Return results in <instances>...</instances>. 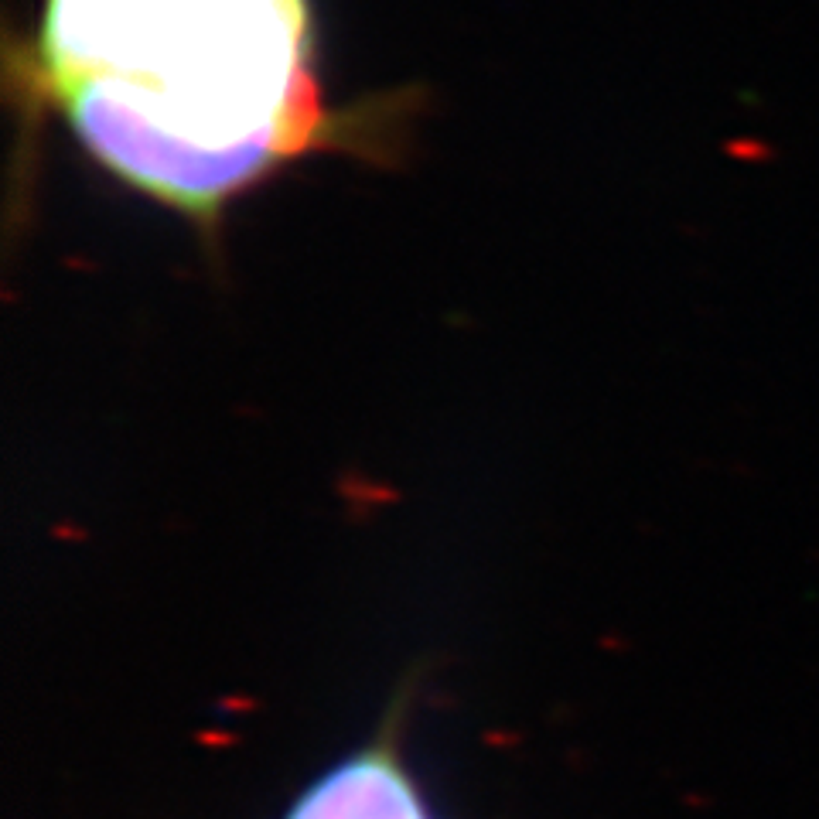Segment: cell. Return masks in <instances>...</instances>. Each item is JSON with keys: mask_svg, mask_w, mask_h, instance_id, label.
Instances as JSON below:
<instances>
[{"mask_svg": "<svg viewBox=\"0 0 819 819\" xmlns=\"http://www.w3.org/2000/svg\"><path fill=\"white\" fill-rule=\"evenodd\" d=\"M28 79L92 161L198 226L332 144L307 0H44Z\"/></svg>", "mask_w": 819, "mask_h": 819, "instance_id": "1", "label": "cell"}, {"mask_svg": "<svg viewBox=\"0 0 819 819\" xmlns=\"http://www.w3.org/2000/svg\"><path fill=\"white\" fill-rule=\"evenodd\" d=\"M400 717L311 778L284 819H438L400 747Z\"/></svg>", "mask_w": 819, "mask_h": 819, "instance_id": "2", "label": "cell"}]
</instances>
